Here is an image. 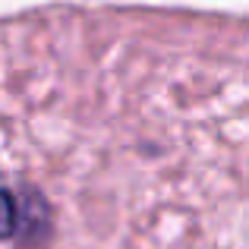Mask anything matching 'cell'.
<instances>
[{
    "label": "cell",
    "instance_id": "1",
    "mask_svg": "<svg viewBox=\"0 0 249 249\" xmlns=\"http://www.w3.org/2000/svg\"><path fill=\"white\" fill-rule=\"evenodd\" d=\"M0 249H249V16L0 19Z\"/></svg>",
    "mask_w": 249,
    "mask_h": 249
}]
</instances>
